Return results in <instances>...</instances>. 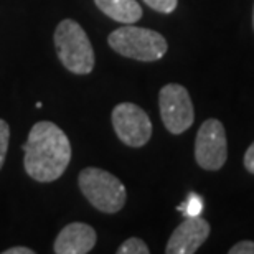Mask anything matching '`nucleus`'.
<instances>
[{"instance_id":"10","label":"nucleus","mask_w":254,"mask_h":254,"mask_svg":"<svg viewBox=\"0 0 254 254\" xmlns=\"http://www.w3.org/2000/svg\"><path fill=\"white\" fill-rule=\"evenodd\" d=\"M104 15L119 23H135L142 17V7L137 0H94Z\"/></svg>"},{"instance_id":"5","label":"nucleus","mask_w":254,"mask_h":254,"mask_svg":"<svg viewBox=\"0 0 254 254\" xmlns=\"http://www.w3.org/2000/svg\"><path fill=\"white\" fill-rule=\"evenodd\" d=\"M159 108L164 126L172 134H182L195 121L191 98L182 84H165L159 94Z\"/></svg>"},{"instance_id":"14","label":"nucleus","mask_w":254,"mask_h":254,"mask_svg":"<svg viewBox=\"0 0 254 254\" xmlns=\"http://www.w3.org/2000/svg\"><path fill=\"white\" fill-rule=\"evenodd\" d=\"M150 8L157 10L160 13H172L177 8L179 0H144Z\"/></svg>"},{"instance_id":"6","label":"nucleus","mask_w":254,"mask_h":254,"mask_svg":"<svg viewBox=\"0 0 254 254\" xmlns=\"http://www.w3.org/2000/svg\"><path fill=\"white\" fill-rule=\"evenodd\" d=\"M228 159L226 130L221 121L206 119L196 132L195 160L205 170H220Z\"/></svg>"},{"instance_id":"9","label":"nucleus","mask_w":254,"mask_h":254,"mask_svg":"<svg viewBox=\"0 0 254 254\" xmlns=\"http://www.w3.org/2000/svg\"><path fill=\"white\" fill-rule=\"evenodd\" d=\"M96 231L86 223H69L55 240L53 251L57 254H86L96 245Z\"/></svg>"},{"instance_id":"17","label":"nucleus","mask_w":254,"mask_h":254,"mask_svg":"<svg viewBox=\"0 0 254 254\" xmlns=\"http://www.w3.org/2000/svg\"><path fill=\"white\" fill-rule=\"evenodd\" d=\"M35 251L30 250V248H23V246H15L10 248V250H5L3 254H33Z\"/></svg>"},{"instance_id":"4","label":"nucleus","mask_w":254,"mask_h":254,"mask_svg":"<svg viewBox=\"0 0 254 254\" xmlns=\"http://www.w3.org/2000/svg\"><path fill=\"white\" fill-rule=\"evenodd\" d=\"M79 189L91 205L103 213H118L127 200L126 187L118 177L96 167L81 170L78 177Z\"/></svg>"},{"instance_id":"16","label":"nucleus","mask_w":254,"mask_h":254,"mask_svg":"<svg viewBox=\"0 0 254 254\" xmlns=\"http://www.w3.org/2000/svg\"><path fill=\"white\" fill-rule=\"evenodd\" d=\"M245 167H246V170L250 172V174H254V142L253 144L248 147V150H246V154H245Z\"/></svg>"},{"instance_id":"18","label":"nucleus","mask_w":254,"mask_h":254,"mask_svg":"<svg viewBox=\"0 0 254 254\" xmlns=\"http://www.w3.org/2000/svg\"><path fill=\"white\" fill-rule=\"evenodd\" d=\"M253 25H254V12H253Z\"/></svg>"},{"instance_id":"7","label":"nucleus","mask_w":254,"mask_h":254,"mask_svg":"<svg viewBox=\"0 0 254 254\" xmlns=\"http://www.w3.org/2000/svg\"><path fill=\"white\" fill-rule=\"evenodd\" d=\"M113 127L121 142L129 147H142L152 137V123L140 106L121 103L113 109Z\"/></svg>"},{"instance_id":"11","label":"nucleus","mask_w":254,"mask_h":254,"mask_svg":"<svg viewBox=\"0 0 254 254\" xmlns=\"http://www.w3.org/2000/svg\"><path fill=\"white\" fill-rule=\"evenodd\" d=\"M179 211L185 215V218H195L200 216L203 211V200L196 193H190V196L179 206Z\"/></svg>"},{"instance_id":"1","label":"nucleus","mask_w":254,"mask_h":254,"mask_svg":"<svg viewBox=\"0 0 254 254\" xmlns=\"http://www.w3.org/2000/svg\"><path fill=\"white\" fill-rule=\"evenodd\" d=\"M23 150L25 170L42 184L58 180L71 160L69 139L63 129L50 121H40L30 129Z\"/></svg>"},{"instance_id":"12","label":"nucleus","mask_w":254,"mask_h":254,"mask_svg":"<svg viewBox=\"0 0 254 254\" xmlns=\"http://www.w3.org/2000/svg\"><path fill=\"white\" fill-rule=\"evenodd\" d=\"M119 254H149L150 250L144 241L139 238H129L126 240L118 250Z\"/></svg>"},{"instance_id":"2","label":"nucleus","mask_w":254,"mask_h":254,"mask_svg":"<svg viewBox=\"0 0 254 254\" xmlns=\"http://www.w3.org/2000/svg\"><path fill=\"white\" fill-rule=\"evenodd\" d=\"M53 40L60 62L68 71L74 74H89L94 69V50L78 22L71 18L60 22Z\"/></svg>"},{"instance_id":"3","label":"nucleus","mask_w":254,"mask_h":254,"mask_svg":"<svg viewBox=\"0 0 254 254\" xmlns=\"http://www.w3.org/2000/svg\"><path fill=\"white\" fill-rule=\"evenodd\" d=\"M109 47L116 53L137 62H157L169 50L167 40L149 28L126 25L114 30L108 38Z\"/></svg>"},{"instance_id":"15","label":"nucleus","mask_w":254,"mask_h":254,"mask_svg":"<svg viewBox=\"0 0 254 254\" xmlns=\"http://www.w3.org/2000/svg\"><path fill=\"white\" fill-rule=\"evenodd\" d=\"M230 254H254L253 241H240L230 250Z\"/></svg>"},{"instance_id":"13","label":"nucleus","mask_w":254,"mask_h":254,"mask_svg":"<svg viewBox=\"0 0 254 254\" xmlns=\"http://www.w3.org/2000/svg\"><path fill=\"white\" fill-rule=\"evenodd\" d=\"M10 142V127L3 119H0V169L3 167L5 157H7Z\"/></svg>"},{"instance_id":"8","label":"nucleus","mask_w":254,"mask_h":254,"mask_svg":"<svg viewBox=\"0 0 254 254\" xmlns=\"http://www.w3.org/2000/svg\"><path fill=\"white\" fill-rule=\"evenodd\" d=\"M210 236V225L201 216L185 218V221L175 228L169 243L167 254H193L198 251L203 243Z\"/></svg>"}]
</instances>
